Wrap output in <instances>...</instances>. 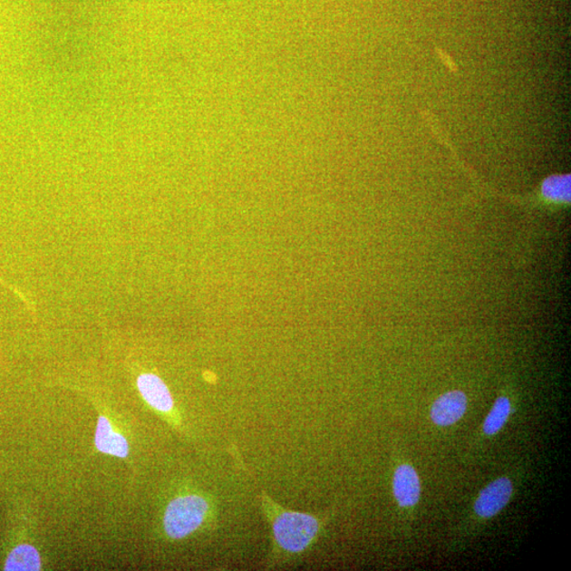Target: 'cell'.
I'll return each instance as SVG.
<instances>
[{
	"instance_id": "cell-1",
	"label": "cell",
	"mask_w": 571,
	"mask_h": 571,
	"mask_svg": "<svg viewBox=\"0 0 571 571\" xmlns=\"http://www.w3.org/2000/svg\"><path fill=\"white\" fill-rule=\"evenodd\" d=\"M262 506L270 520L276 549L284 555H303L319 537L321 522L313 514L283 509L265 493L262 495Z\"/></svg>"
},
{
	"instance_id": "cell-2",
	"label": "cell",
	"mask_w": 571,
	"mask_h": 571,
	"mask_svg": "<svg viewBox=\"0 0 571 571\" xmlns=\"http://www.w3.org/2000/svg\"><path fill=\"white\" fill-rule=\"evenodd\" d=\"M212 513V506L198 494L181 495L170 501L164 512L163 527L167 536L182 539L201 528Z\"/></svg>"
},
{
	"instance_id": "cell-3",
	"label": "cell",
	"mask_w": 571,
	"mask_h": 571,
	"mask_svg": "<svg viewBox=\"0 0 571 571\" xmlns=\"http://www.w3.org/2000/svg\"><path fill=\"white\" fill-rule=\"evenodd\" d=\"M140 393L152 409L161 414H170L174 410V400L162 379L154 373H142L137 379Z\"/></svg>"
},
{
	"instance_id": "cell-4",
	"label": "cell",
	"mask_w": 571,
	"mask_h": 571,
	"mask_svg": "<svg viewBox=\"0 0 571 571\" xmlns=\"http://www.w3.org/2000/svg\"><path fill=\"white\" fill-rule=\"evenodd\" d=\"M512 495V484L508 479H498L479 494L475 503V512L482 518H491L508 504Z\"/></svg>"
},
{
	"instance_id": "cell-5",
	"label": "cell",
	"mask_w": 571,
	"mask_h": 571,
	"mask_svg": "<svg viewBox=\"0 0 571 571\" xmlns=\"http://www.w3.org/2000/svg\"><path fill=\"white\" fill-rule=\"evenodd\" d=\"M467 404V397L462 392L453 391L443 393L431 406V421L441 427L454 424L465 415Z\"/></svg>"
},
{
	"instance_id": "cell-6",
	"label": "cell",
	"mask_w": 571,
	"mask_h": 571,
	"mask_svg": "<svg viewBox=\"0 0 571 571\" xmlns=\"http://www.w3.org/2000/svg\"><path fill=\"white\" fill-rule=\"evenodd\" d=\"M393 495L402 507H411L421 498V481L414 469L409 465L400 466L393 475Z\"/></svg>"
},
{
	"instance_id": "cell-7",
	"label": "cell",
	"mask_w": 571,
	"mask_h": 571,
	"mask_svg": "<svg viewBox=\"0 0 571 571\" xmlns=\"http://www.w3.org/2000/svg\"><path fill=\"white\" fill-rule=\"evenodd\" d=\"M95 447L100 452L126 459L130 453L129 442L125 437L113 431L110 421L104 416L99 417L95 431Z\"/></svg>"
},
{
	"instance_id": "cell-8",
	"label": "cell",
	"mask_w": 571,
	"mask_h": 571,
	"mask_svg": "<svg viewBox=\"0 0 571 571\" xmlns=\"http://www.w3.org/2000/svg\"><path fill=\"white\" fill-rule=\"evenodd\" d=\"M42 566L41 556L34 546L23 544L10 552L5 564L6 571H35Z\"/></svg>"
},
{
	"instance_id": "cell-9",
	"label": "cell",
	"mask_w": 571,
	"mask_h": 571,
	"mask_svg": "<svg viewBox=\"0 0 571 571\" xmlns=\"http://www.w3.org/2000/svg\"><path fill=\"white\" fill-rule=\"evenodd\" d=\"M541 196L543 199L552 203L570 202L571 177L569 174L551 175L545 178L541 184Z\"/></svg>"
},
{
	"instance_id": "cell-10",
	"label": "cell",
	"mask_w": 571,
	"mask_h": 571,
	"mask_svg": "<svg viewBox=\"0 0 571 571\" xmlns=\"http://www.w3.org/2000/svg\"><path fill=\"white\" fill-rule=\"evenodd\" d=\"M511 411V404L509 399L506 397H500L495 402L490 414L488 415L484 431L488 435L497 434L498 431L503 428V425L509 417Z\"/></svg>"
}]
</instances>
